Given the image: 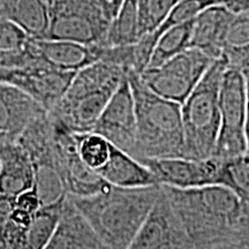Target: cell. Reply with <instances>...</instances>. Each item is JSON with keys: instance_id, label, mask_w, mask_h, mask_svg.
<instances>
[{"instance_id": "cell-1", "label": "cell", "mask_w": 249, "mask_h": 249, "mask_svg": "<svg viewBox=\"0 0 249 249\" xmlns=\"http://www.w3.org/2000/svg\"><path fill=\"white\" fill-rule=\"evenodd\" d=\"M163 186L192 249L249 248V222L241 198L224 185Z\"/></svg>"}, {"instance_id": "cell-2", "label": "cell", "mask_w": 249, "mask_h": 249, "mask_svg": "<svg viewBox=\"0 0 249 249\" xmlns=\"http://www.w3.org/2000/svg\"><path fill=\"white\" fill-rule=\"evenodd\" d=\"M160 193V183L139 188L110 185L92 195H68L107 249H128Z\"/></svg>"}, {"instance_id": "cell-3", "label": "cell", "mask_w": 249, "mask_h": 249, "mask_svg": "<svg viewBox=\"0 0 249 249\" xmlns=\"http://www.w3.org/2000/svg\"><path fill=\"white\" fill-rule=\"evenodd\" d=\"M135 102L136 138L130 155L139 161L185 157L181 104L151 91L140 74L127 73Z\"/></svg>"}, {"instance_id": "cell-4", "label": "cell", "mask_w": 249, "mask_h": 249, "mask_svg": "<svg viewBox=\"0 0 249 249\" xmlns=\"http://www.w3.org/2000/svg\"><path fill=\"white\" fill-rule=\"evenodd\" d=\"M126 71L107 61L77 71L62 97L48 111L73 133L91 132Z\"/></svg>"}, {"instance_id": "cell-5", "label": "cell", "mask_w": 249, "mask_h": 249, "mask_svg": "<svg viewBox=\"0 0 249 249\" xmlns=\"http://www.w3.org/2000/svg\"><path fill=\"white\" fill-rule=\"evenodd\" d=\"M226 68L222 58L213 60L181 104L186 158L204 160L213 154L220 128V82Z\"/></svg>"}, {"instance_id": "cell-6", "label": "cell", "mask_w": 249, "mask_h": 249, "mask_svg": "<svg viewBox=\"0 0 249 249\" xmlns=\"http://www.w3.org/2000/svg\"><path fill=\"white\" fill-rule=\"evenodd\" d=\"M50 24L45 38L101 45L108 20L96 0H50Z\"/></svg>"}, {"instance_id": "cell-7", "label": "cell", "mask_w": 249, "mask_h": 249, "mask_svg": "<svg viewBox=\"0 0 249 249\" xmlns=\"http://www.w3.org/2000/svg\"><path fill=\"white\" fill-rule=\"evenodd\" d=\"M220 128L213 156L234 160L246 154V77L244 71L227 67L219 89Z\"/></svg>"}, {"instance_id": "cell-8", "label": "cell", "mask_w": 249, "mask_h": 249, "mask_svg": "<svg viewBox=\"0 0 249 249\" xmlns=\"http://www.w3.org/2000/svg\"><path fill=\"white\" fill-rule=\"evenodd\" d=\"M213 62L200 50L189 48L157 67H148L140 77L151 91L182 104Z\"/></svg>"}, {"instance_id": "cell-9", "label": "cell", "mask_w": 249, "mask_h": 249, "mask_svg": "<svg viewBox=\"0 0 249 249\" xmlns=\"http://www.w3.org/2000/svg\"><path fill=\"white\" fill-rule=\"evenodd\" d=\"M53 128L54 164L60 174L67 194L88 196L110 186L95 171L89 169L80 158L76 148L75 134L49 113Z\"/></svg>"}, {"instance_id": "cell-10", "label": "cell", "mask_w": 249, "mask_h": 249, "mask_svg": "<svg viewBox=\"0 0 249 249\" xmlns=\"http://www.w3.org/2000/svg\"><path fill=\"white\" fill-rule=\"evenodd\" d=\"M227 160L210 156L204 160L186 157L140 160L154 173L158 183L176 188L223 185Z\"/></svg>"}, {"instance_id": "cell-11", "label": "cell", "mask_w": 249, "mask_h": 249, "mask_svg": "<svg viewBox=\"0 0 249 249\" xmlns=\"http://www.w3.org/2000/svg\"><path fill=\"white\" fill-rule=\"evenodd\" d=\"M76 71H60L42 64L0 68V82L17 87L50 111L62 97Z\"/></svg>"}, {"instance_id": "cell-12", "label": "cell", "mask_w": 249, "mask_h": 249, "mask_svg": "<svg viewBox=\"0 0 249 249\" xmlns=\"http://www.w3.org/2000/svg\"><path fill=\"white\" fill-rule=\"evenodd\" d=\"M132 249H192L182 224L160 185V193L134 239Z\"/></svg>"}, {"instance_id": "cell-13", "label": "cell", "mask_w": 249, "mask_h": 249, "mask_svg": "<svg viewBox=\"0 0 249 249\" xmlns=\"http://www.w3.org/2000/svg\"><path fill=\"white\" fill-rule=\"evenodd\" d=\"M91 132L102 135L129 155L133 151L136 138V114L135 102L127 74L111 96Z\"/></svg>"}, {"instance_id": "cell-14", "label": "cell", "mask_w": 249, "mask_h": 249, "mask_svg": "<svg viewBox=\"0 0 249 249\" xmlns=\"http://www.w3.org/2000/svg\"><path fill=\"white\" fill-rule=\"evenodd\" d=\"M30 49L38 64L66 71H77L98 61L96 45L62 39L31 38Z\"/></svg>"}, {"instance_id": "cell-15", "label": "cell", "mask_w": 249, "mask_h": 249, "mask_svg": "<svg viewBox=\"0 0 249 249\" xmlns=\"http://www.w3.org/2000/svg\"><path fill=\"white\" fill-rule=\"evenodd\" d=\"M46 249H107L67 194L57 229Z\"/></svg>"}, {"instance_id": "cell-16", "label": "cell", "mask_w": 249, "mask_h": 249, "mask_svg": "<svg viewBox=\"0 0 249 249\" xmlns=\"http://www.w3.org/2000/svg\"><path fill=\"white\" fill-rule=\"evenodd\" d=\"M48 112L26 92L0 82V133L18 141L21 133L37 118Z\"/></svg>"}, {"instance_id": "cell-17", "label": "cell", "mask_w": 249, "mask_h": 249, "mask_svg": "<svg viewBox=\"0 0 249 249\" xmlns=\"http://www.w3.org/2000/svg\"><path fill=\"white\" fill-rule=\"evenodd\" d=\"M234 13L222 5L208 6L196 15L189 48L200 50L213 60L222 58L223 43Z\"/></svg>"}, {"instance_id": "cell-18", "label": "cell", "mask_w": 249, "mask_h": 249, "mask_svg": "<svg viewBox=\"0 0 249 249\" xmlns=\"http://www.w3.org/2000/svg\"><path fill=\"white\" fill-rule=\"evenodd\" d=\"M98 176L112 186L139 188L158 185L154 173L144 164L112 144L110 157L98 171Z\"/></svg>"}, {"instance_id": "cell-19", "label": "cell", "mask_w": 249, "mask_h": 249, "mask_svg": "<svg viewBox=\"0 0 249 249\" xmlns=\"http://www.w3.org/2000/svg\"><path fill=\"white\" fill-rule=\"evenodd\" d=\"M0 17L26 31L31 38H45L50 13L45 0H0Z\"/></svg>"}, {"instance_id": "cell-20", "label": "cell", "mask_w": 249, "mask_h": 249, "mask_svg": "<svg viewBox=\"0 0 249 249\" xmlns=\"http://www.w3.org/2000/svg\"><path fill=\"white\" fill-rule=\"evenodd\" d=\"M34 178L33 161L17 142L0 158V194L17 197L33 188Z\"/></svg>"}, {"instance_id": "cell-21", "label": "cell", "mask_w": 249, "mask_h": 249, "mask_svg": "<svg viewBox=\"0 0 249 249\" xmlns=\"http://www.w3.org/2000/svg\"><path fill=\"white\" fill-rule=\"evenodd\" d=\"M39 207V198L34 188L15 197L13 213L7 225L0 233V248L27 249L28 230Z\"/></svg>"}, {"instance_id": "cell-22", "label": "cell", "mask_w": 249, "mask_h": 249, "mask_svg": "<svg viewBox=\"0 0 249 249\" xmlns=\"http://www.w3.org/2000/svg\"><path fill=\"white\" fill-rule=\"evenodd\" d=\"M30 39L20 27L0 17V68L38 64L30 49Z\"/></svg>"}, {"instance_id": "cell-23", "label": "cell", "mask_w": 249, "mask_h": 249, "mask_svg": "<svg viewBox=\"0 0 249 249\" xmlns=\"http://www.w3.org/2000/svg\"><path fill=\"white\" fill-rule=\"evenodd\" d=\"M222 59L227 67H249V11L234 14L223 43Z\"/></svg>"}, {"instance_id": "cell-24", "label": "cell", "mask_w": 249, "mask_h": 249, "mask_svg": "<svg viewBox=\"0 0 249 249\" xmlns=\"http://www.w3.org/2000/svg\"><path fill=\"white\" fill-rule=\"evenodd\" d=\"M140 39L139 12L136 0H124L116 17L111 20L107 36L101 45L134 44Z\"/></svg>"}, {"instance_id": "cell-25", "label": "cell", "mask_w": 249, "mask_h": 249, "mask_svg": "<svg viewBox=\"0 0 249 249\" xmlns=\"http://www.w3.org/2000/svg\"><path fill=\"white\" fill-rule=\"evenodd\" d=\"M193 22H194V20L178 24V26H174L163 31L158 36L147 68L160 66L165 61L170 60L171 58L176 57L177 54L189 49Z\"/></svg>"}, {"instance_id": "cell-26", "label": "cell", "mask_w": 249, "mask_h": 249, "mask_svg": "<svg viewBox=\"0 0 249 249\" xmlns=\"http://www.w3.org/2000/svg\"><path fill=\"white\" fill-rule=\"evenodd\" d=\"M67 196V195H66ZM66 198V197H65ZM65 198L49 205H42L34 216L27 234L28 249H44L57 229Z\"/></svg>"}, {"instance_id": "cell-27", "label": "cell", "mask_w": 249, "mask_h": 249, "mask_svg": "<svg viewBox=\"0 0 249 249\" xmlns=\"http://www.w3.org/2000/svg\"><path fill=\"white\" fill-rule=\"evenodd\" d=\"M33 166L35 174L33 188L38 196L40 207L55 203L66 197V188L54 165L36 164Z\"/></svg>"}, {"instance_id": "cell-28", "label": "cell", "mask_w": 249, "mask_h": 249, "mask_svg": "<svg viewBox=\"0 0 249 249\" xmlns=\"http://www.w3.org/2000/svg\"><path fill=\"white\" fill-rule=\"evenodd\" d=\"M74 134L80 158L89 169L98 174L110 157L112 143L95 132Z\"/></svg>"}, {"instance_id": "cell-29", "label": "cell", "mask_w": 249, "mask_h": 249, "mask_svg": "<svg viewBox=\"0 0 249 249\" xmlns=\"http://www.w3.org/2000/svg\"><path fill=\"white\" fill-rule=\"evenodd\" d=\"M216 4L214 0H180L174 7L171 9V12L165 18V20L161 22L160 27L157 28L155 31H152L150 34L144 35L147 37L149 42L152 46H155L156 42H157L158 36L165 30L170 29L174 26H178V24L188 22V21L194 20L196 15L200 13L201 11H203L204 8H207L208 6Z\"/></svg>"}, {"instance_id": "cell-30", "label": "cell", "mask_w": 249, "mask_h": 249, "mask_svg": "<svg viewBox=\"0 0 249 249\" xmlns=\"http://www.w3.org/2000/svg\"><path fill=\"white\" fill-rule=\"evenodd\" d=\"M140 38L155 31L180 0H136Z\"/></svg>"}, {"instance_id": "cell-31", "label": "cell", "mask_w": 249, "mask_h": 249, "mask_svg": "<svg viewBox=\"0 0 249 249\" xmlns=\"http://www.w3.org/2000/svg\"><path fill=\"white\" fill-rule=\"evenodd\" d=\"M15 207V196L0 194V233L7 225Z\"/></svg>"}, {"instance_id": "cell-32", "label": "cell", "mask_w": 249, "mask_h": 249, "mask_svg": "<svg viewBox=\"0 0 249 249\" xmlns=\"http://www.w3.org/2000/svg\"><path fill=\"white\" fill-rule=\"evenodd\" d=\"M218 5H222L234 14L249 11V0H214Z\"/></svg>"}, {"instance_id": "cell-33", "label": "cell", "mask_w": 249, "mask_h": 249, "mask_svg": "<svg viewBox=\"0 0 249 249\" xmlns=\"http://www.w3.org/2000/svg\"><path fill=\"white\" fill-rule=\"evenodd\" d=\"M246 77V114H245V138L247 150L246 154L249 155V67L244 70Z\"/></svg>"}, {"instance_id": "cell-34", "label": "cell", "mask_w": 249, "mask_h": 249, "mask_svg": "<svg viewBox=\"0 0 249 249\" xmlns=\"http://www.w3.org/2000/svg\"><path fill=\"white\" fill-rule=\"evenodd\" d=\"M96 1L98 2L103 11H104L107 18L111 21L112 18L116 17L124 0H96Z\"/></svg>"}, {"instance_id": "cell-35", "label": "cell", "mask_w": 249, "mask_h": 249, "mask_svg": "<svg viewBox=\"0 0 249 249\" xmlns=\"http://www.w3.org/2000/svg\"><path fill=\"white\" fill-rule=\"evenodd\" d=\"M17 143V140L11 138V136L5 135V134L0 133V158L4 156L6 151L8 150L12 145Z\"/></svg>"}, {"instance_id": "cell-36", "label": "cell", "mask_w": 249, "mask_h": 249, "mask_svg": "<svg viewBox=\"0 0 249 249\" xmlns=\"http://www.w3.org/2000/svg\"><path fill=\"white\" fill-rule=\"evenodd\" d=\"M45 1H46V4H49V1H50V0H45Z\"/></svg>"}]
</instances>
